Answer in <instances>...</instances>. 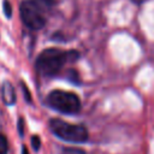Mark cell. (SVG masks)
Wrapping results in <instances>:
<instances>
[{
	"mask_svg": "<svg viewBox=\"0 0 154 154\" xmlns=\"http://www.w3.org/2000/svg\"><path fill=\"white\" fill-rule=\"evenodd\" d=\"M69 53L59 48H48L40 53L36 59V69L43 76H54L65 65Z\"/></svg>",
	"mask_w": 154,
	"mask_h": 154,
	"instance_id": "6da1fadb",
	"label": "cell"
},
{
	"mask_svg": "<svg viewBox=\"0 0 154 154\" xmlns=\"http://www.w3.org/2000/svg\"><path fill=\"white\" fill-rule=\"evenodd\" d=\"M47 102L52 108L66 114H73L81 109L79 97L71 91L53 90L47 96Z\"/></svg>",
	"mask_w": 154,
	"mask_h": 154,
	"instance_id": "7a4b0ae2",
	"label": "cell"
},
{
	"mask_svg": "<svg viewBox=\"0 0 154 154\" xmlns=\"http://www.w3.org/2000/svg\"><path fill=\"white\" fill-rule=\"evenodd\" d=\"M49 128L58 137L70 142H85L88 140V131L83 125L66 123L59 118H53L49 122Z\"/></svg>",
	"mask_w": 154,
	"mask_h": 154,
	"instance_id": "3957f363",
	"label": "cell"
},
{
	"mask_svg": "<svg viewBox=\"0 0 154 154\" xmlns=\"http://www.w3.org/2000/svg\"><path fill=\"white\" fill-rule=\"evenodd\" d=\"M20 17L23 23L31 30H38L45 26L46 19L40 12L37 5L32 1L25 0L20 5Z\"/></svg>",
	"mask_w": 154,
	"mask_h": 154,
	"instance_id": "277c9868",
	"label": "cell"
},
{
	"mask_svg": "<svg viewBox=\"0 0 154 154\" xmlns=\"http://www.w3.org/2000/svg\"><path fill=\"white\" fill-rule=\"evenodd\" d=\"M1 96L6 105H13L16 102V99H17L16 90L13 85L7 81H5L1 85Z\"/></svg>",
	"mask_w": 154,
	"mask_h": 154,
	"instance_id": "5b68a950",
	"label": "cell"
},
{
	"mask_svg": "<svg viewBox=\"0 0 154 154\" xmlns=\"http://www.w3.org/2000/svg\"><path fill=\"white\" fill-rule=\"evenodd\" d=\"M8 150V142L5 135L0 134V154H7Z\"/></svg>",
	"mask_w": 154,
	"mask_h": 154,
	"instance_id": "8992f818",
	"label": "cell"
},
{
	"mask_svg": "<svg viewBox=\"0 0 154 154\" xmlns=\"http://www.w3.org/2000/svg\"><path fill=\"white\" fill-rule=\"evenodd\" d=\"M63 154H85V152L79 148H64Z\"/></svg>",
	"mask_w": 154,
	"mask_h": 154,
	"instance_id": "52a82bcc",
	"label": "cell"
},
{
	"mask_svg": "<svg viewBox=\"0 0 154 154\" xmlns=\"http://www.w3.org/2000/svg\"><path fill=\"white\" fill-rule=\"evenodd\" d=\"M4 12L7 18H10L12 16V6L7 0H4Z\"/></svg>",
	"mask_w": 154,
	"mask_h": 154,
	"instance_id": "ba28073f",
	"label": "cell"
},
{
	"mask_svg": "<svg viewBox=\"0 0 154 154\" xmlns=\"http://www.w3.org/2000/svg\"><path fill=\"white\" fill-rule=\"evenodd\" d=\"M31 146L35 150H38L40 149V146H41V140L38 136H32L31 137Z\"/></svg>",
	"mask_w": 154,
	"mask_h": 154,
	"instance_id": "9c48e42d",
	"label": "cell"
},
{
	"mask_svg": "<svg viewBox=\"0 0 154 154\" xmlns=\"http://www.w3.org/2000/svg\"><path fill=\"white\" fill-rule=\"evenodd\" d=\"M22 88H23V91H24L26 102H31V95H30V91H29V89L26 88V85H25L24 83H22Z\"/></svg>",
	"mask_w": 154,
	"mask_h": 154,
	"instance_id": "30bf717a",
	"label": "cell"
},
{
	"mask_svg": "<svg viewBox=\"0 0 154 154\" xmlns=\"http://www.w3.org/2000/svg\"><path fill=\"white\" fill-rule=\"evenodd\" d=\"M24 122H23V119L20 118L19 120H18V132H19V135L20 136H23V130H24Z\"/></svg>",
	"mask_w": 154,
	"mask_h": 154,
	"instance_id": "8fae6325",
	"label": "cell"
},
{
	"mask_svg": "<svg viewBox=\"0 0 154 154\" xmlns=\"http://www.w3.org/2000/svg\"><path fill=\"white\" fill-rule=\"evenodd\" d=\"M35 1L41 2V4H45V5H48V6H51V5H53L55 2V0H35Z\"/></svg>",
	"mask_w": 154,
	"mask_h": 154,
	"instance_id": "7c38bea8",
	"label": "cell"
},
{
	"mask_svg": "<svg viewBox=\"0 0 154 154\" xmlns=\"http://www.w3.org/2000/svg\"><path fill=\"white\" fill-rule=\"evenodd\" d=\"M22 154H29V150H28L26 146H23L22 147Z\"/></svg>",
	"mask_w": 154,
	"mask_h": 154,
	"instance_id": "4fadbf2b",
	"label": "cell"
}]
</instances>
